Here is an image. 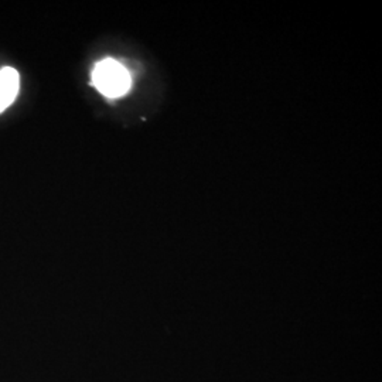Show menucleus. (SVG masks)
I'll list each match as a JSON object with an SVG mask.
<instances>
[{
	"label": "nucleus",
	"instance_id": "f257e3e1",
	"mask_svg": "<svg viewBox=\"0 0 382 382\" xmlns=\"http://www.w3.org/2000/svg\"><path fill=\"white\" fill-rule=\"evenodd\" d=\"M92 84L102 95L119 98L130 88V75L121 62L112 58H105L94 67Z\"/></svg>",
	"mask_w": 382,
	"mask_h": 382
},
{
	"label": "nucleus",
	"instance_id": "f03ea898",
	"mask_svg": "<svg viewBox=\"0 0 382 382\" xmlns=\"http://www.w3.org/2000/svg\"><path fill=\"white\" fill-rule=\"evenodd\" d=\"M19 74L12 67L0 70V102L7 108L13 102L19 92Z\"/></svg>",
	"mask_w": 382,
	"mask_h": 382
},
{
	"label": "nucleus",
	"instance_id": "7ed1b4c3",
	"mask_svg": "<svg viewBox=\"0 0 382 382\" xmlns=\"http://www.w3.org/2000/svg\"><path fill=\"white\" fill-rule=\"evenodd\" d=\"M4 109H6V106H4V105H3V103H1V102H0V113L3 112V111H4Z\"/></svg>",
	"mask_w": 382,
	"mask_h": 382
}]
</instances>
